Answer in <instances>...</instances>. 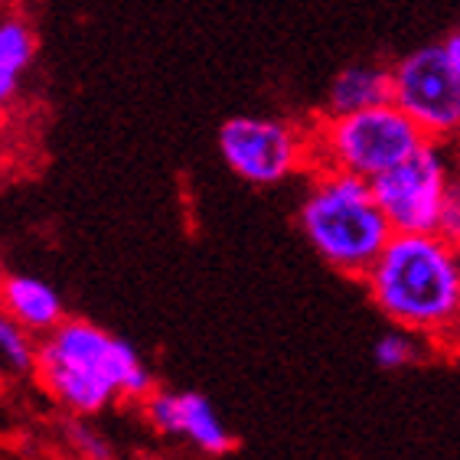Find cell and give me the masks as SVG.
Returning a JSON list of instances; mask_svg holds the SVG:
<instances>
[{"label":"cell","mask_w":460,"mask_h":460,"mask_svg":"<svg viewBox=\"0 0 460 460\" xmlns=\"http://www.w3.org/2000/svg\"><path fill=\"white\" fill-rule=\"evenodd\" d=\"M147 418L164 434H183L206 454L232 451V434L199 392H157L147 402Z\"/></svg>","instance_id":"ba28073f"},{"label":"cell","mask_w":460,"mask_h":460,"mask_svg":"<svg viewBox=\"0 0 460 460\" xmlns=\"http://www.w3.org/2000/svg\"><path fill=\"white\" fill-rule=\"evenodd\" d=\"M72 441H75V447L89 460H111V447H108L95 431H89V428L72 425Z\"/></svg>","instance_id":"9a60e30c"},{"label":"cell","mask_w":460,"mask_h":460,"mask_svg":"<svg viewBox=\"0 0 460 460\" xmlns=\"http://www.w3.org/2000/svg\"><path fill=\"white\" fill-rule=\"evenodd\" d=\"M454 180V154L444 141H425L411 157L372 180V193L392 232H438Z\"/></svg>","instance_id":"8992f818"},{"label":"cell","mask_w":460,"mask_h":460,"mask_svg":"<svg viewBox=\"0 0 460 460\" xmlns=\"http://www.w3.org/2000/svg\"><path fill=\"white\" fill-rule=\"evenodd\" d=\"M36 53V40L27 23L0 20V105L17 95L20 75L30 69Z\"/></svg>","instance_id":"8fae6325"},{"label":"cell","mask_w":460,"mask_h":460,"mask_svg":"<svg viewBox=\"0 0 460 460\" xmlns=\"http://www.w3.org/2000/svg\"><path fill=\"white\" fill-rule=\"evenodd\" d=\"M421 333L415 330H405V327H395L392 333L376 343L372 356H376V366L382 369H405V366H415L421 359Z\"/></svg>","instance_id":"7c38bea8"},{"label":"cell","mask_w":460,"mask_h":460,"mask_svg":"<svg viewBox=\"0 0 460 460\" xmlns=\"http://www.w3.org/2000/svg\"><path fill=\"white\" fill-rule=\"evenodd\" d=\"M372 304L444 346L460 337V245L438 232H392L363 275Z\"/></svg>","instance_id":"6da1fadb"},{"label":"cell","mask_w":460,"mask_h":460,"mask_svg":"<svg viewBox=\"0 0 460 460\" xmlns=\"http://www.w3.org/2000/svg\"><path fill=\"white\" fill-rule=\"evenodd\" d=\"M444 53H447V59H451L454 72L460 75V30H454V33L444 36Z\"/></svg>","instance_id":"2e32d148"},{"label":"cell","mask_w":460,"mask_h":460,"mask_svg":"<svg viewBox=\"0 0 460 460\" xmlns=\"http://www.w3.org/2000/svg\"><path fill=\"white\" fill-rule=\"evenodd\" d=\"M454 177H457V183H460V141L454 144Z\"/></svg>","instance_id":"ac0fdd59"},{"label":"cell","mask_w":460,"mask_h":460,"mask_svg":"<svg viewBox=\"0 0 460 460\" xmlns=\"http://www.w3.org/2000/svg\"><path fill=\"white\" fill-rule=\"evenodd\" d=\"M438 235H444V239H451L460 245V183L454 180L451 193H447V199H444L441 206V219H438Z\"/></svg>","instance_id":"5bb4252c"},{"label":"cell","mask_w":460,"mask_h":460,"mask_svg":"<svg viewBox=\"0 0 460 460\" xmlns=\"http://www.w3.org/2000/svg\"><path fill=\"white\" fill-rule=\"evenodd\" d=\"M0 297L10 317L30 330H56L62 323V297L40 278L10 275L0 288Z\"/></svg>","instance_id":"30bf717a"},{"label":"cell","mask_w":460,"mask_h":460,"mask_svg":"<svg viewBox=\"0 0 460 460\" xmlns=\"http://www.w3.org/2000/svg\"><path fill=\"white\" fill-rule=\"evenodd\" d=\"M0 356L17 372H27L36 363L33 346H30V340L20 330V320L7 317V314H0Z\"/></svg>","instance_id":"4fadbf2b"},{"label":"cell","mask_w":460,"mask_h":460,"mask_svg":"<svg viewBox=\"0 0 460 460\" xmlns=\"http://www.w3.org/2000/svg\"><path fill=\"white\" fill-rule=\"evenodd\" d=\"M447 349H451V359H454V363L460 366V337L451 340V343H447Z\"/></svg>","instance_id":"e0dca14e"},{"label":"cell","mask_w":460,"mask_h":460,"mask_svg":"<svg viewBox=\"0 0 460 460\" xmlns=\"http://www.w3.org/2000/svg\"><path fill=\"white\" fill-rule=\"evenodd\" d=\"M310 141L317 170H343L372 183L411 157L428 137L395 102H385L363 111L323 115L310 128Z\"/></svg>","instance_id":"277c9868"},{"label":"cell","mask_w":460,"mask_h":460,"mask_svg":"<svg viewBox=\"0 0 460 460\" xmlns=\"http://www.w3.org/2000/svg\"><path fill=\"white\" fill-rule=\"evenodd\" d=\"M297 222L330 268L359 281L392 239V226L372 193V183L343 170H317Z\"/></svg>","instance_id":"3957f363"},{"label":"cell","mask_w":460,"mask_h":460,"mask_svg":"<svg viewBox=\"0 0 460 460\" xmlns=\"http://www.w3.org/2000/svg\"><path fill=\"white\" fill-rule=\"evenodd\" d=\"M219 154L245 183L275 186L314 164V141L284 118L235 115L219 128Z\"/></svg>","instance_id":"5b68a950"},{"label":"cell","mask_w":460,"mask_h":460,"mask_svg":"<svg viewBox=\"0 0 460 460\" xmlns=\"http://www.w3.org/2000/svg\"><path fill=\"white\" fill-rule=\"evenodd\" d=\"M457 141H460V137H457Z\"/></svg>","instance_id":"d6986e66"},{"label":"cell","mask_w":460,"mask_h":460,"mask_svg":"<svg viewBox=\"0 0 460 460\" xmlns=\"http://www.w3.org/2000/svg\"><path fill=\"white\" fill-rule=\"evenodd\" d=\"M36 366L56 399L82 415L102 411L115 395L141 399L151 392V376L134 346L85 320L59 323L40 346Z\"/></svg>","instance_id":"7a4b0ae2"},{"label":"cell","mask_w":460,"mask_h":460,"mask_svg":"<svg viewBox=\"0 0 460 460\" xmlns=\"http://www.w3.org/2000/svg\"><path fill=\"white\" fill-rule=\"evenodd\" d=\"M392 102L421 128L428 141L460 137V75L444 46H418L392 62Z\"/></svg>","instance_id":"52a82bcc"},{"label":"cell","mask_w":460,"mask_h":460,"mask_svg":"<svg viewBox=\"0 0 460 460\" xmlns=\"http://www.w3.org/2000/svg\"><path fill=\"white\" fill-rule=\"evenodd\" d=\"M392 102V66L379 62H349L333 75L327 89V111L323 115H346L372 105Z\"/></svg>","instance_id":"9c48e42d"}]
</instances>
